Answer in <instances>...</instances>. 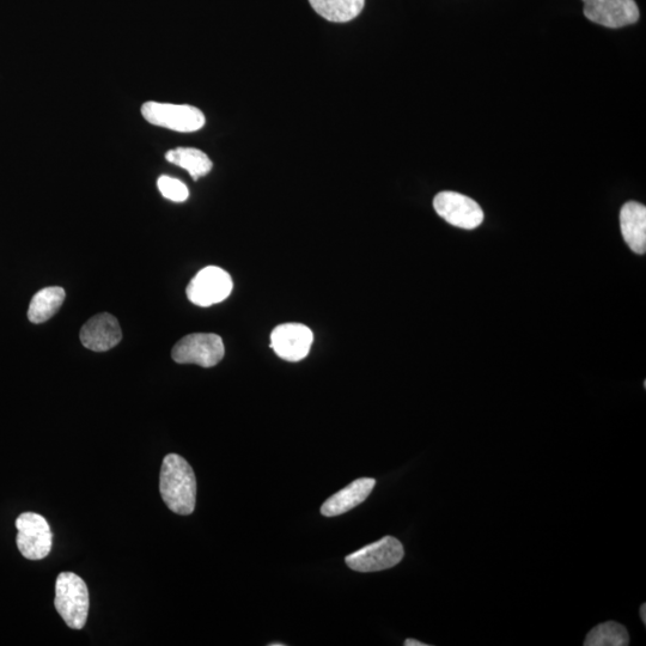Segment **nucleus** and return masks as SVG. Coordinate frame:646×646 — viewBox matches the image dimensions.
<instances>
[{
	"label": "nucleus",
	"instance_id": "nucleus-1",
	"mask_svg": "<svg viewBox=\"0 0 646 646\" xmlns=\"http://www.w3.org/2000/svg\"><path fill=\"white\" fill-rule=\"evenodd\" d=\"M164 503L175 514L191 515L197 502V479L184 457L169 454L164 457L160 477Z\"/></svg>",
	"mask_w": 646,
	"mask_h": 646
},
{
	"label": "nucleus",
	"instance_id": "nucleus-2",
	"mask_svg": "<svg viewBox=\"0 0 646 646\" xmlns=\"http://www.w3.org/2000/svg\"><path fill=\"white\" fill-rule=\"evenodd\" d=\"M89 591L81 577L63 572L57 578L54 606L66 625L72 630H82L89 613Z\"/></svg>",
	"mask_w": 646,
	"mask_h": 646
},
{
	"label": "nucleus",
	"instance_id": "nucleus-3",
	"mask_svg": "<svg viewBox=\"0 0 646 646\" xmlns=\"http://www.w3.org/2000/svg\"><path fill=\"white\" fill-rule=\"evenodd\" d=\"M142 115L151 125L181 133L197 132L206 123L204 113L190 105L148 101L142 106Z\"/></svg>",
	"mask_w": 646,
	"mask_h": 646
},
{
	"label": "nucleus",
	"instance_id": "nucleus-4",
	"mask_svg": "<svg viewBox=\"0 0 646 646\" xmlns=\"http://www.w3.org/2000/svg\"><path fill=\"white\" fill-rule=\"evenodd\" d=\"M223 340L212 333H194L182 338L172 351L179 364H195L203 368L215 367L224 357Z\"/></svg>",
	"mask_w": 646,
	"mask_h": 646
},
{
	"label": "nucleus",
	"instance_id": "nucleus-5",
	"mask_svg": "<svg viewBox=\"0 0 646 646\" xmlns=\"http://www.w3.org/2000/svg\"><path fill=\"white\" fill-rule=\"evenodd\" d=\"M17 546L24 558L45 559L52 551L53 534L45 517L24 513L17 518Z\"/></svg>",
	"mask_w": 646,
	"mask_h": 646
},
{
	"label": "nucleus",
	"instance_id": "nucleus-6",
	"mask_svg": "<svg viewBox=\"0 0 646 646\" xmlns=\"http://www.w3.org/2000/svg\"><path fill=\"white\" fill-rule=\"evenodd\" d=\"M404 546L393 536H386L374 544L346 557L350 569L358 572H377L394 568L404 559Z\"/></svg>",
	"mask_w": 646,
	"mask_h": 646
},
{
	"label": "nucleus",
	"instance_id": "nucleus-7",
	"mask_svg": "<svg viewBox=\"0 0 646 646\" xmlns=\"http://www.w3.org/2000/svg\"><path fill=\"white\" fill-rule=\"evenodd\" d=\"M233 291V279L227 271L217 266L203 268L191 283L188 284L186 294L195 306L211 307L221 303Z\"/></svg>",
	"mask_w": 646,
	"mask_h": 646
},
{
	"label": "nucleus",
	"instance_id": "nucleus-8",
	"mask_svg": "<svg viewBox=\"0 0 646 646\" xmlns=\"http://www.w3.org/2000/svg\"><path fill=\"white\" fill-rule=\"evenodd\" d=\"M437 215L456 228L472 230L484 221V212L473 199L456 192H441L434 199Z\"/></svg>",
	"mask_w": 646,
	"mask_h": 646
},
{
	"label": "nucleus",
	"instance_id": "nucleus-9",
	"mask_svg": "<svg viewBox=\"0 0 646 646\" xmlns=\"http://www.w3.org/2000/svg\"><path fill=\"white\" fill-rule=\"evenodd\" d=\"M589 21L607 28H623L639 20L635 0H582Z\"/></svg>",
	"mask_w": 646,
	"mask_h": 646
},
{
	"label": "nucleus",
	"instance_id": "nucleus-10",
	"mask_svg": "<svg viewBox=\"0 0 646 646\" xmlns=\"http://www.w3.org/2000/svg\"><path fill=\"white\" fill-rule=\"evenodd\" d=\"M314 341L312 329L301 323H283L273 329L271 347L288 362H300L308 356Z\"/></svg>",
	"mask_w": 646,
	"mask_h": 646
},
{
	"label": "nucleus",
	"instance_id": "nucleus-11",
	"mask_svg": "<svg viewBox=\"0 0 646 646\" xmlns=\"http://www.w3.org/2000/svg\"><path fill=\"white\" fill-rule=\"evenodd\" d=\"M82 344L95 352H105L117 346L123 339L120 323L113 315L102 313L91 318L79 333Z\"/></svg>",
	"mask_w": 646,
	"mask_h": 646
},
{
	"label": "nucleus",
	"instance_id": "nucleus-12",
	"mask_svg": "<svg viewBox=\"0 0 646 646\" xmlns=\"http://www.w3.org/2000/svg\"><path fill=\"white\" fill-rule=\"evenodd\" d=\"M375 485L376 480L373 478H362L353 481L352 484L335 493L323 503L321 514L326 517H335L347 513V511L365 502V499L373 492Z\"/></svg>",
	"mask_w": 646,
	"mask_h": 646
},
{
	"label": "nucleus",
	"instance_id": "nucleus-13",
	"mask_svg": "<svg viewBox=\"0 0 646 646\" xmlns=\"http://www.w3.org/2000/svg\"><path fill=\"white\" fill-rule=\"evenodd\" d=\"M621 234L631 251L646 252V207L637 201H629L620 211Z\"/></svg>",
	"mask_w": 646,
	"mask_h": 646
},
{
	"label": "nucleus",
	"instance_id": "nucleus-14",
	"mask_svg": "<svg viewBox=\"0 0 646 646\" xmlns=\"http://www.w3.org/2000/svg\"><path fill=\"white\" fill-rule=\"evenodd\" d=\"M65 296V290L59 286L39 291L29 304V321L38 325V323H44L53 318L62 308Z\"/></svg>",
	"mask_w": 646,
	"mask_h": 646
},
{
	"label": "nucleus",
	"instance_id": "nucleus-15",
	"mask_svg": "<svg viewBox=\"0 0 646 646\" xmlns=\"http://www.w3.org/2000/svg\"><path fill=\"white\" fill-rule=\"evenodd\" d=\"M309 3L327 21L346 23L361 14L365 0H309Z\"/></svg>",
	"mask_w": 646,
	"mask_h": 646
},
{
	"label": "nucleus",
	"instance_id": "nucleus-16",
	"mask_svg": "<svg viewBox=\"0 0 646 646\" xmlns=\"http://www.w3.org/2000/svg\"><path fill=\"white\" fill-rule=\"evenodd\" d=\"M166 160L187 170L193 180L197 181L209 174L213 168L210 157L205 152L194 148H175L166 154Z\"/></svg>",
	"mask_w": 646,
	"mask_h": 646
},
{
	"label": "nucleus",
	"instance_id": "nucleus-17",
	"mask_svg": "<svg viewBox=\"0 0 646 646\" xmlns=\"http://www.w3.org/2000/svg\"><path fill=\"white\" fill-rule=\"evenodd\" d=\"M630 644L629 632L626 627L607 621L594 627L585 638V646H626Z\"/></svg>",
	"mask_w": 646,
	"mask_h": 646
},
{
	"label": "nucleus",
	"instance_id": "nucleus-18",
	"mask_svg": "<svg viewBox=\"0 0 646 646\" xmlns=\"http://www.w3.org/2000/svg\"><path fill=\"white\" fill-rule=\"evenodd\" d=\"M157 187L164 198L174 203H184L190 197V191L184 182L167 175H162L157 180Z\"/></svg>",
	"mask_w": 646,
	"mask_h": 646
},
{
	"label": "nucleus",
	"instance_id": "nucleus-19",
	"mask_svg": "<svg viewBox=\"0 0 646 646\" xmlns=\"http://www.w3.org/2000/svg\"><path fill=\"white\" fill-rule=\"evenodd\" d=\"M405 646H428V644L416 641V639H407Z\"/></svg>",
	"mask_w": 646,
	"mask_h": 646
},
{
	"label": "nucleus",
	"instance_id": "nucleus-20",
	"mask_svg": "<svg viewBox=\"0 0 646 646\" xmlns=\"http://www.w3.org/2000/svg\"><path fill=\"white\" fill-rule=\"evenodd\" d=\"M641 618H642L643 624L646 625V605H645V603H643V605L641 607Z\"/></svg>",
	"mask_w": 646,
	"mask_h": 646
},
{
	"label": "nucleus",
	"instance_id": "nucleus-21",
	"mask_svg": "<svg viewBox=\"0 0 646 646\" xmlns=\"http://www.w3.org/2000/svg\"><path fill=\"white\" fill-rule=\"evenodd\" d=\"M270 646H285L284 643H272Z\"/></svg>",
	"mask_w": 646,
	"mask_h": 646
}]
</instances>
